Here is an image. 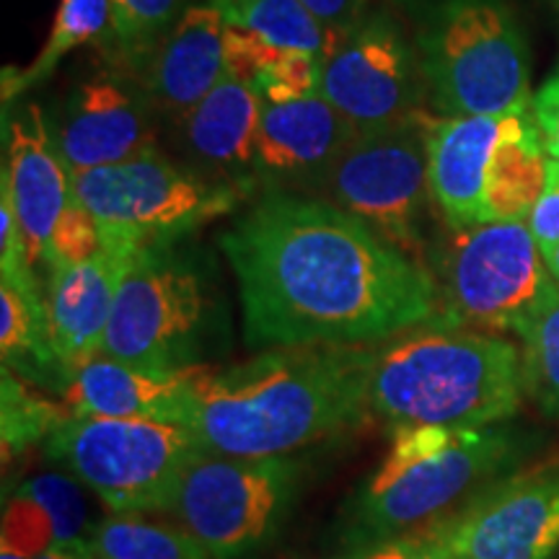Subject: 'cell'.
Wrapping results in <instances>:
<instances>
[{
  "label": "cell",
  "mask_w": 559,
  "mask_h": 559,
  "mask_svg": "<svg viewBox=\"0 0 559 559\" xmlns=\"http://www.w3.org/2000/svg\"><path fill=\"white\" fill-rule=\"evenodd\" d=\"M423 534L453 559H551L559 549V466L500 481Z\"/></svg>",
  "instance_id": "13"
},
{
  "label": "cell",
  "mask_w": 559,
  "mask_h": 559,
  "mask_svg": "<svg viewBox=\"0 0 559 559\" xmlns=\"http://www.w3.org/2000/svg\"><path fill=\"white\" fill-rule=\"evenodd\" d=\"M528 228L534 234L544 260L559 247V160L549 156L547 181L542 198L528 215Z\"/></svg>",
  "instance_id": "34"
},
{
  "label": "cell",
  "mask_w": 559,
  "mask_h": 559,
  "mask_svg": "<svg viewBox=\"0 0 559 559\" xmlns=\"http://www.w3.org/2000/svg\"><path fill=\"white\" fill-rule=\"evenodd\" d=\"M111 0H60L55 24L29 68L3 70V102L16 99L21 91L37 86L58 68V62L68 52L79 50L83 45H94L111 34Z\"/></svg>",
  "instance_id": "23"
},
{
  "label": "cell",
  "mask_w": 559,
  "mask_h": 559,
  "mask_svg": "<svg viewBox=\"0 0 559 559\" xmlns=\"http://www.w3.org/2000/svg\"><path fill=\"white\" fill-rule=\"evenodd\" d=\"M132 251L102 249L81 264H55L47 293L50 347L66 381L102 355L111 309Z\"/></svg>",
  "instance_id": "15"
},
{
  "label": "cell",
  "mask_w": 559,
  "mask_h": 559,
  "mask_svg": "<svg viewBox=\"0 0 559 559\" xmlns=\"http://www.w3.org/2000/svg\"><path fill=\"white\" fill-rule=\"evenodd\" d=\"M510 459L513 438L506 430L396 425L386 459L362 492L355 526L373 542L423 526Z\"/></svg>",
  "instance_id": "4"
},
{
  "label": "cell",
  "mask_w": 559,
  "mask_h": 559,
  "mask_svg": "<svg viewBox=\"0 0 559 559\" xmlns=\"http://www.w3.org/2000/svg\"><path fill=\"white\" fill-rule=\"evenodd\" d=\"M326 29L334 34L347 32L360 21V13L368 0H300Z\"/></svg>",
  "instance_id": "36"
},
{
  "label": "cell",
  "mask_w": 559,
  "mask_h": 559,
  "mask_svg": "<svg viewBox=\"0 0 559 559\" xmlns=\"http://www.w3.org/2000/svg\"><path fill=\"white\" fill-rule=\"evenodd\" d=\"M544 262H547V267H549V272H551V277H555L557 283H559V247H557L555 251H551V254H549L547 260H544Z\"/></svg>",
  "instance_id": "40"
},
{
  "label": "cell",
  "mask_w": 559,
  "mask_h": 559,
  "mask_svg": "<svg viewBox=\"0 0 559 559\" xmlns=\"http://www.w3.org/2000/svg\"><path fill=\"white\" fill-rule=\"evenodd\" d=\"M185 11V0H111V39L130 55L153 52Z\"/></svg>",
  "instance_id": "30"
},
{
  "label": "cell",
  "mask_w": 559,
  "mask_h": 559,
  "mask_svg": "<svg viewBox=\"0 0 559 559\" xmlns=\"http://www.w3.org/2000/svg\"><path fill=\"white\" fill-rule=\"evenodd\" d=\"M510 115L445 117L430 132V198L451 228L485 223L492 153Z\"/></svg>",
  "instance_id": "20"
},
{
  "label": "cell",
  "mask_w": 559,
  "mask_h": 559,
  "mask_svg": "<svg viewBox=\"0 0 559 559\" xmlns=\"http://www.w3.org/2000/svg\"><path fill=\"white\" fill-rule=\"evenodd\" d=\"M417 111L396 128L358 135L321 181L337 207L417 260L419 228L430 194V132Z\"/></svg>",
  "instance_id": "11"
},
{
  "label": "cell",
  "mask_w": 559,
  "mask_h": 559,
  "mask_svg": "<svg viewBox=\"0 0 559 559\" xmlns=\"http://www.w3.org/2000/svg\"><path fill=\"white\" fill-rule=\"evenodd\" d=\"M513 332L523 345L526 394L534 396L549 417L559 419V285L555 280Z\"/></svg>",
  "instance_id": "25"
},
{
  "label": "cell",
  "mask_w": 559,
  "mask_h": 559,
  "mask_svg": "<svg viewBox=\"0 0 559 559\" xmlns=\"http://www.w3.org/2000/svg\"><path fill=\"white\" fill-rule=\"evenodd\" d=\"M0 349L3 368H29V373L58 368L62 373L50 347L47 304L41 298L24 296L9 283L0 288Z\"/></svg>",
  "instance_id": "27"
},
{
  "label": "cell",
  "mask_w": 559,
  "mask_h": 559,
  "mask_svg": "<svg viewBox=\"0 0 559 559\" xmlns=\"http://www.w3.org/2000/svg\"><path fill=\"white\" fill-rule=\"evenodd\" d=\"M423 68L386 13L360 19L342 32L321 60L319 94L358 130L396 128L419 109Z\"/></svg>",
  "instance_id": "12"
},
{
  "label": "cell",
  "mask_w": 559,
  "mask_h": 559,
  "mask_svg": "<svg viewBox=\"0 0 559 559\" xmlns=\"http://www.w3.org/2000/svg\"><path fill=\"white\" fill-rule=\"evenodd\" d=\"M526 394L513 342L428 321L373 349L370 415L396 425L489 428L515 415Z\"/></svg>",
  "instance_id": "3"
},
{
  "label": "cell",
  "mask_w": 559,
  "mask_h": 559,
  "mask_svg": "<svg viewBox=\"0 0 559 559\" xmlns=\"http://www.w3.org/2000/svg\"><path fill=\"white\" fill-rule=\"evenodd\" d=\"M419 534H423V531H419ZM423 539H425V551H423V557H419V559H453V557L449 555V551L440 549L438 544L430 542L425 534H423Z\"/></svg>",
  "instance_id": "39"
},
{
  "label": "cell",
  "mask_w": 559,
  "mask_h": 559,
  "mask_svg": "<svg viewBox=\"0 0 559 559\" xmlns=\"http://www.w3.org/2000/svg\"><path fill=\"white\" fill-rule=\"evenodd\" d=\"M213 5L228 26H241L270 45L311 52L321 60L340 37L326 29L300 0H213Z\"/></svg>",
  "instance_id": "24"
},
{
  "label": "cell",
  "mask_w": 559,
  "mask_h": 559,
  "mask_svg": "<svg viewBox=\"0 0 559 559\" xmlns=\"http://www.w3.org/2000/svg\"><path fill=\"white\" fill-rule=\"evenodd\" d=\"M419 68L449 117L531 111L526 39L502 0H443L419 32Z\"/></svg>",
  "instance_id": "5"
},
{
  "label": "cell",
  "mask_w": 559,
  "mask_h": 559,
  "mask_svg": "<svg viewBox=\"0 0 559 559\" xmlns=\"http://www.w3.org/2000/svg\"><path fill=\"white\" fill-rule=\"evenodd\" d=\"M198 453L185 425L70 417L47 438V456L115 513L169 510L181 472Z\"/></svg>",
  "instance_id": "8"
},
{
  "label": "cell",
  "mask_w": 559,
  "mask_h": 559,
  "mask_svg": "<svg viewBox=\"0 0 559 559\" xmlns=\"http://www.w3.org/2000/svg\"><path fill=\"white\" fill-rule=\"evenodd\" d=\"M355 138L358 130L321 94L283 104L262 102L254 174L283 185H321Z\"/></svg>",
  "instance_id": "16"
},
{
  "label": "cell",
  "mask_w": 559,
  "mask_h": 559,
  "mask_svg": "<svg viewBox=\"0 0 559 559\" xmlns=\"http://www.w3.org/2000/svg\"><path fill=\"white\" fill-rule=\"evenodd\" d=\"M432 257L438 285L436 324L515 330L551 285L534 234L523 221L451 228Z\"/></svg>",
  "instance_id": "7"
},
{
  "label": "cell",
  "mask_w": 559,
  "mask_h": 559,
  "mask_svg": "<svg viewBox=\"0 0 559 559\" xmlns=\"http://www.w3.org/2000/svg\"><path fill=\"white\" fill-rule=\"evenodd\" d=\"M288 47H277L257 37L254 32L241 29V26L226 24V37H223V58H226V75L257 88L267 70L275 66Z\"/></svg>",
  "instance_id": "33"
},
{
  "label": "cell",
  "mask_w": 559,
  "mask_h": 559,
  "mask_svg": "<svg viewBox=\"0 0 559 559\" xmlns=\"http://www.w3.org/2000/svg\"><path fill=\"white\" fill-rule=\"evenodd\" d=\"M50 138L68 174L102 169L156 151L148 96L111 75H96L70 91Z\"/></svg>",
  "instance_id": "14"
},
{
  "label": "cell",
  "mask_w": 559,
  "mask_h": 559,
  "mask_svg": "<svg viewBox=\"0 0 559 559\" xmlns=\"http://www.w3.org/2000/svg\"><path fill=\"white\" fill-rule=\"evenodd\" d=\"M55 547H62V528L50 508L21 485L3 513V542L0 551L37 559Z\"/></svg>",
  "instance_id": "29"
},
{
  "label": "cell",
  "mask_w": 559,
  "mask_h": 559,
  "mask_svg": "<svg viewBox=\"0 0 559 559\" xmlns=\"http://www.w3.org/2000/svg\"><path fill=\"white\" fill-rule=\"evenodd\" d=\"M207 309V288L190 262L169 247L140 249L117 290L102 355L153 370L194 366Z\"/></svg>",
  "instance_id": "10"
},
{
  "label": "cell",
  "mask_w": 559,
  "mask_h": 559,
  "mask_svg": "<svg viewBox=\"0 0 559 559\" xmlns=\"http://www.w3.org/2000/svg\"><path fill=\"white\" fill-rule=\"evenodd\" d=\"M549 153L528 111L510 115L492 153L485 187V223L523 221L542 198Z\"/></svg>",
  "instance_id": "22"
},
{
  "label": "cell",
  "mask_w": 559,
  "mask_h": 559,
  "mask_svg": "<svg viewBox=\"0 0 559 559\" xmlns=\"http://www.w3.org/2000/svg\"><path fill=\"white\" fill-rule=\"evenodd\" d=\"M296 461L241 459L200 451L181 472L169 510L213 559L262 547L296 492Z\"/></svg>",
  "instance_id": "9"
},
{
  "label": "cell",
  "mask_w": 559,
  "mask_h": 559,
  "mask_svg": "<svg viewBox=\"0 0 559 559\" xmlns=\"http://www.w3.org/2000/svg\"><path fill=\"white\" fill-rule=\"evenodd\" d=\"M94 559H213L181 526L153 523L138 513H120L91 534Z\"/></svg>",
  "instance_id": "26"
},
{
  "label": "cell",
  "mask_w": 559,
  "mask_h": 559,
  "mask_svg": "<svg viewBox=\"0 0 559 559\" xmlns=\"http://www.w3.org/2000/svg\"><path fill=\"white\" fill-rule=\"evenodd\" d=\"M260 115V94L223 75L205 99L179 117L181 143L200 166L241 181L243 174L254 171Z\"/></svg>",
  "instance_id": "21"
},
{
  "label": "cell",
  "mask_w": 559,
  "mask_h": 559,
  "mask_svg": "<svg viewBox=\"0 0 559 559\" xmlns=\"http://www.w3.org/2000/svg\"><path fill=\"white\" fill-rule=\"evenodd\" d=\"M200 366L153 370L111 358H94L66 383L62 404L70 417L153 419L181 425Z\"/></svg>",
  "instance_id": "18"
},
{
  "label": "cell",
  "mask_w": 559,
  "mask_h": 559,
  "mask_svg": "<svg viewBox=\"0 0 559 559\" xmlns=\"http://www.w3.org/2000/svg\"><path fill=\"white\" fill-rule=\"evenodd\" d=\"M226 19L210 5H190L169 34L153 47L145 68V96L153 107L181 117L226 75Z\"/></svg>",
  "instance_id": "19"
},
{
  "label": "cell",
  "mask_w": 559,
  "mask_h": 559,
  "mask_svg": "<svg viewBox=\"0 0 559 559\" xmlns=\"http://www.w3.org/2000/svg\"><path fill=\"white\" fill-rule=\"evenodd\" d=\"M531 117L539 130L544 148L551 158L559 160V68L531 99Z\"/></svg>",
  "instance_id": "35"
},
{
  "label": "cell",
  "mask_w": 559,
  "mask_h": 559,
  "mask_svg": "<svg viewBox=\"0 0 559 559\" xmlns=\"http://www.w3.org/2000/svg\"><path fill=\"white\" fill-rule=\"evenodd\" d=\"M321 58L311 52L285 50L280 60L267 70V75L257 83V94L262 102H298L319 94Z\"/></svg>",
  "instance_id": "32"
},
{
  "label": "cell",
  "mask_w": 559,
  "mask_h": 559,
  "mask_svg": "<svg viewBox=\"0 0 559 559\" xmlns=\"http://www.w3.org/2000/svg\"><path fill=\"white\" fill-rule=\"evenodd\" d=\"M37 559H94V551H91L88 542L70 544V547H55Z\"/></svg>",
  "instance_id": "38"
},
{
  "label": "cell",
  "mask_w": 559,
  "mask_h": 559,
  "mask_svg": "<svg viewBox=\"0 0 559 559\" xmlns=\"http://www.w3.org/2000/svg\"><path fill=\"white\" fill-rule=\"evenodd\" d=\"M70 412L66 404H55L32 394L11 373V368H3V453H19L21 449L34 443L39 438H50L52 430H58Z\"/></svg>",
  "instance_id": "28"
},
{
  "label": "cell",
  "mask_w": 559,
  "mask_h": 559,
  "mask_svg": "<svg viewBox=\"0 0 559 559\" xmlns=\"http://www.w3.org/2000/svg\"><path fill=\"white\" fill-rule=\"evenodd\" d=\"M555 5H557V9H559V0H555Z\"/></svg>",
  "instance_id": "42"
},
{
  "label": "cell",
  "mask_w": 559,
  "mask_h": 559,
  "mask_svg": "<svg viewBox=\"0 0 559 559\" xmlns=\"http://www.w3.org/2000/svg\"><path fill=\"white\" fill-rule=\"evenodd\" d=\"M104 249L102 226L88 207L70 194L66 210L60 213L50 236V254L47 264H81L96 257Z\"/></svg>",
  "instance_id": "31"
},
{
  "label": "cell",
  "mask_w": 559,
  "mask_h": 559,
  "mask_svg": "<svg viewBox=\"0 0 559 559\" xmlns=\"http://www.w3.org/2000/svg\"><path fill=\"white\" fill-rule=\"evenodd\" d=\"M5 160L0 179L9 185L21 230H24L26 257L34 270L47 262L50 236L60 213L70 200V174L55 151L50 128L39 107L26 109V117H13L5 124Z\"/></svg>",
  "instance_id": "17"
},
{
  "label": "cell",
  "mask_w": 559,
  "mask_h": 559,
  "mask_svg": "<svg viewBox=\"0 0 559 559\" xmlns=\"http://www.w3.org/2000/svg\"><path fill=\"white\" fill-rule=\"evenodd\" d=\"M0 559H26V557H19V555H11V551H0Z\"/></svg>",
  "instance_id": "41"
},
{
  "label": "cell",
  "mask_w": 559,
  "mask_h": 559,
  "mask_svg": "<svg viewBox=\"0 0 559 559\" xmlns=\"http://www.w3.org/2000/svg\"><path fill=\"white\" fill-rule=\"evenodd\" d=\"M373 349L277 347L223 370L200 366L185 425L200 451L277 459L370 415Z\"/></svg>",
  "instance_id": "2"
},
{
  "label": "cell",
  "mask_w": 559,
  "mask_h": 559,
  "mask_svg": "<svg viewBox=\"0 0 559 559\" xmlns=\"http://www.w3.org/2000/svg\"><path fill=\"white\" fill-rule=\"evenodd\" d=\"M221 249L251 347H366L438 317L430 267L330 202L272 192Z\"/></svg>",
  "instance_id": "1"
},
{
  "label": "cell",
  "mask_w": 559,
  "mask_h": 559,
  "mask_svg": "<svg viewBox=\"0 0 559 559\" xmlns=\"http://www.w3.org/2000/svg\"><path fill=\"white\" fill-rule=\"evenodd\" d=\"M425 551L423 534H409V536H396L389 542H373L366 549H358L353 557L342 559H419Z\"/></svg>",
  "instance_id": "37"
},
{
  "label": "cell",
  "mask_w": 559,
  "mask_h": 559,
  "mask_svg": "<svg viewBox=\"0 0 559 559\" xmlns=\"http://www.w3.org/2000/svg\"><path fill=\"white\" fill-rule=\"evenodd\" d=\"M70 194L94 213L104 249L171 247L202 223L230 213L239 192L179 169L156 151L124 164L70 174Z\"/></svg>",
  "instance_id": "6"
}]
</instances>
